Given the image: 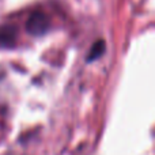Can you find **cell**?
<instances>
[{
	"label": "cell",
	"instance_id": "6da1fadb",
	"mask_svg": "<svg viewBox=\"0 0 155 155\" xmlns=\"http://www.w3.org/2000/svg\"><path fill=\"white\" fill-rule=\"evenodd\" d=\"M46 26H48V22L45 21V16L41 15V14H34L30 18L27 29L31 33H42V31H45Z\"/></svg>",
	"mask_w": 155,
	"mask_h": 155
},
{
	"label": "cell",
	"instance_id": "7a4b0ae2",
	"mask_svg": "<svg viewBox=\"0 0 155 155\" xmlns=\"http://www.w3.org/2000/svg\"><path fill=\"white\" fill-rule=\"evenodd\" d=\"M105 51V45L102 41H99V42H97L95 45L93 46V49H91L90 54H88V61H91V60H95L97 57H99L102 54V52Z\"/></svg>",
	"mask_w": 155,
	"mask_h": 155
}]
</instances>
